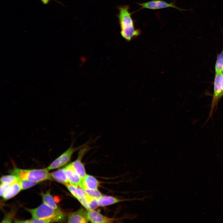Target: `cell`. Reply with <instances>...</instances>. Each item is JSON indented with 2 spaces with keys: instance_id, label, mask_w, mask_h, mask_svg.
Here are the masks:
<instances>
[{
  "instance_id": "17",
  "label": "cell",
  "mask_w": 223,
  "mask_h": 223,
  "mask_svg": "<svg viewBox=\"0 0 223 223\" xmlns=\"http://www.w3.org/2000/svg\"><path fill=\"white\" fill-rule=\"evenodd\" d=\"M223 66V49L221 52L218 55L215 64L216 73H222Z\"/></svg>"
},
{
  "instance_id": "7",
  "label": "cell",
  "mask_w": 223,
  "mask_h": 223,
  "mask_svg": "<svg viewBox=\"0 0 223 223\" xmlns=\"http://www.w3.org/2000/svg\"><path fill=\"white\" fill-rule=\"evenodd\" d=\"M65 173L70 184L76 187L80 186L82 179L74 169L71 164L64 168Z\"/></svg>"
},
{
  "instance_id": "22",
  "label": "cell",
  "mask_w": 223,
  "mask_h": 223,
  "mask_svg": "<svg viewBox=\"0 0 223 223\" xmlns=\"http://www.w3.org/2000/svg\"><path fill=\"white\" fill-rule=\"evenodd\" d=\"M40 1L42 2V3L44 5H47L49 4L51 1H53L63 5L60 2L57 0H40Z\"/></svg>"
},
{
  "instance_id": "14",
  "label": "cell",
  "mask_w": 223,
  "mask_h": 223,
  "mask_svg": "<svg viewBox=\"0 0 223 223\" xmlns=\"http://www.w3.org/2000/svg\"><path fill=\"white\" fill-rule=\"evenodd\" d=\"M42 196L44 203L54 209L58 208L55 201L49 191H47L45 194L42 193Z\"/></svg>"
},
{
  "instance_id": "18",
  "label": "cell",
  "mask_w": 223,
  "mask_h": 223,
  "mask_svg": "<svg viewBox=\"0 0 223 223\" xmlns=\"http://www.w3.org/2000/svg\"><path fill=\"white\" fill-rule=\"evenodd\" d=\"M18 182L21 186V190L28 189L39 182L37 181L24 180L20 179Z\"/></svg>"
},
{
  "instance_id": "8",
  "label": "cell",
  "mask_w": 223,
  "mask_h": 223,
  "mask_svg": "<svg viewBox=\"0 0 223 223\" xmlns=\"http://www.w3.org/2000/svg\"><path fill=\"white\" fill-rule=\"evenodd\" d=\"M88 219L92 223H112L114 219L105 216L94 210L87 212Z\"/></svg>"
},
{
  "instance_id": "9",
  "label": "cell",
  "mask_w": 223,
  "mask_h": 223,
  "mask_svg": "<svg viewBox=\"0 0 223 223\" xmlns=\"http://www.w3.org/2000/svg\"><path fill=\"white\" fill-rule=\"evenodd\" d=\"M89 221L87 212L83 208L70 214L68 220L69 223H87Z\"/></svg>"
},
{
  "instance_id": "20",
  "label": "cell",
  "mask_w": 223,
  "mask_h": 223,
  "mask_svg": "<svg viewBox=\"0 0 223 223\" xmlns=\"http://www.w3.org/2000/svg\"><path fill=\"white\" fill-rule=\"evenodd\" d=\"M54 222V221L51 219H36L33 218L23 221V223H49Z\"/></svg>"
},
{
  "instance_id": "16",
  "label": "cell",
  "mask_w": 223,
  "mask_h": 223,
  "mask_svg": "<svg viewBox=\"0 0 223 223\" xmlns=\"http://www.w3.org/2000/svg\"><path fill=\"white\" fill-rule=\"evenodd\" d=\"M85 198L90 210H92L97 208L99 206L97 199L87 194Z\"/></svg>"
},
{
  "instance_id": "24",
  "label": "cell",
  "mask_w": 223,
  "mask_h": 223,
  "mask_svg": "<svg viewBox=\"0 0 223 223\" xmlns=\"http://www.w3.org/2000/svg\"><path fill=\"white\" fill-rule=\"evenodd\" d=\"M222 71L223 72V66L222 68Z\"/></svg>"
},
{
  "instance_id": "3",
  "label": "cell",
  "mask_w": 223,
  "mask_h": 223,
  "mask_svg": "<svg viewBox=\"0 0 223 223\" xmlns=\"http://www.w3.org/2000/svg\"><path fill=\"white\" fill-rule=\"evenodd\" d=\"M27 210L34 219L50 218L54 222H57L61 221L65 218L64 213L58 208L54 209L44 203L36 208L28 209Z\"/></svg>"
},
{
  "instance_id": "13",
  "label": "cell",
  "mask_w": 223,
  "mask_h": 223,
  "mask_svg": "<svg viewBox=\"0 0 223 223\" xmlns=\"http://www.w3.org/2000/svg\"><path fill=\"white\" fill-rule=\"evenodd\" d=\"M53 178L57 181L63 184H69L65 173L64 168L50 173Z\"/></svg>"
},
{
  "instance_id": "1",
  "label": "cell",
  "mask_w": 223,
  "mask_h": 223,
  "mask_svg": "<svg viewBox=\"0 0 223 223\" xmlns=\"http://www.w3.org/2000/svg\"><path fill=\"white\" fill-rule=\"evenodd\" d=\"M119 13L116 16L120 28L121 35L127 41L129 42L138 37L141 33L139 29L136 28L128 5L117 6Z\"/></svg>"
},
{
  "instance_id": "19",
  "label": "cell",
  "mask_w": 223,
  "mask_h": 223,
  "mask_svg": "<svg viewBox=\"0 0 223 223\" xmlns=\"http://www.w3.org/2000/svg\"><path fill=\"white\" fill-rule=\"evenodd\" d=\"M83 190L88 195L97 199L102 196L101 193L98 190H93L86 188Z\"/></svg>"
},
{
  "instance_id": "6",
  "label": "cell",
  "mask_w": 223,
  "mask_h": 223,
  "mask_svg": "<svg viewBox=\"0 0 223 223\" xmlns=\"http://www.w3.org/2000/svg\"><path fill=\"white\" fill-rule=\"evenodd\" d=\"M222 73L216 74L214 81V93L211 103L209 117H211L213 111L221 98L223 95L221 85Z\"/></svg>"
},
{
  "instance_id": "21",
  "label": "cell",
  "mask_w": 223,
  "mask_h": 223,
  "mask_svg": "<svg viewBox=\"0 0 223 223\" xmlns=\"http://www.w3.org/2000/svg\"><path fill=\"white\" fill-rule=\"evenodd\" d=\"M0 196L1 197H3L5 192L6 190L3 184L1 183L0 184Z\"/></svg>"
},
{
  "instance_id": "10",
  "label": "cell",
  "mask_w": 223,
  "mask_h": 223,
  "mask_svg": "<svg viewBox=\"0 0 223 223\" xmlns=\"http://www.w3.org/2000/svg\"><path fill=\"white\" fill-rule=\"evenodd\" d=\"M99 182L93 176L86 174L82 180V184L80 186L82 189L85 188L90 190H98Z\"/></svg>"
},
{
  "instance_id": "12",
  "label": "cell",
  "mask_w": 223,
  "mask_h": 223,
  "mask_svg": "<svg viewBox=\"0 0 223 223\" xmlns=\"http://www.w3.org/2000/svg\"><path fill=\"white\" fill-rule=\"evenodd\" d=\"M121 200L111 196H102L97 199L99 206H105L121 202Z\"/></svg>"
},
{
  "instance_id": "15",
  "label": "cell",
  "mask_w": 223,
  "mask_h": 223,
  "mask_svg": "<svg viewBox=\"0 0 223 223\" xmlns=\"http://www.w3.org/2000/svg\"><path fill=\"white\" fill-rule=\"evenodd\" d=\"M19 179L15 176L11 174L2 176L0 179L1 183L11 185L18 181Z\"/></svg>"
},
{
  "instance_id": "4",
  "label": "cell",
  "mask_w": 223,
  "mask_h": 223,
  "mask_svg": "<svg viewBox=\"0 0 223 223\" xmlns=\"http://www.w3.org/2000/svg\"><path fill=\"white\" fill-rule=\"evenodd\" d=\"M91 141H88L84 144L77 147H73V142H72L69 147L59 157L54 160L46 168L48 170L53 169L63 166L70 160L72 155L75 151L81 148L90 143Z\"/></svg>"
},
{
  "instance_id": "11",
  "label": "cell",
  "mask_w": 223,
  "mask_h": 223,
  "mask_svg": "<svg viewBox=\"0 0 223 223\" xmlns=\"http://www.w3.org/2000/svg\"><path fill=\"white\" fill-rule=\"evenodd\" d=\"M21 190V188L18 182L11 184L6 189L3 198L6 200L11 199L17 195Z\"/></svg>"
},
{
  "instance_id": "5",
  "label": "cell",
  "mask_w": 223,
  "mask_h": 223,
  "mask_svg": "<svg viewBox=\"0 0 223 223\" xmlns=\"http://www.w3.org/2000/svg\"><path fill=\"white\" fill-rule=\"evenodd\" d=\"M137 4L141 7L138 11L143 9L155 10L169 7L175 8L180 11L187 10L177 6L175 1L169 3L162 0H152L144 2L137 3Z\"/></svg>"
},
{
  "instance_id": "2",
  "label": "cell",
  "mask_w": 223,
  "mask_h": 223,
  "mask_svg": "<svg viewBox=\"0 0 223 223\" xmlns=\"http://www.w3.org/2000/svg\"><path fill=\"white\" fill-rule=\"evenodd\" d=\"M47 168L23 169L15 168L9 172L19 179L39 182L47 180H52V177Z\"/></svg>"
},
{
  "instance_id": "23",
  "label": "cell",
  "mask_w": 223,
  "mask_h": 223,
  "mask_svg": "<svg viewBox=\"0 0 223 223\" xmlns=\"http://www.w3.org/2000/svg\"><path fill=\"white\" fill-rule=\"evenodd\" d=\"M221 85L222 90L223 92V74H222L221 79Z\"/></svg>"
}]
</instances>
